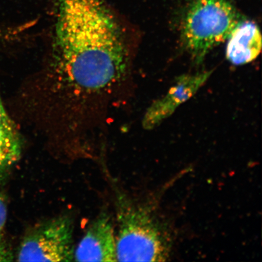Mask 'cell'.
Returning a JSON list of instances; mask_svg holds the SVG:
<instances>
[{"label": "cell", "instance_id": "cell-1", "mask_svg": "<svg viewBox=\"0 0 262 262\" xmlns=\"http://www.w3.org/2000/svg\"><path fill=\"white\" fill-rule=\"evenodd\" d=\"M54 49L58 75L77 93H103L125 73L122 32L100 0L59 1Z\"/></svg>", "mask_w": 262, "mask_h": 262}, {"label": "cell", "instance_id": "cell-2", "mask_svg": "<svg viewBox=\"0 0 262 262\" xmlns=\"http://www.w3.org/2000/svg\"><path fill=\"white\" fill-rule=\"evenodd\" d=\"M117 261H165L171 255V232L151 204H138L120 194L116 203Z\"/></svg>", "mask_w": 262, "mask_h": 262}, {"label": "cell", "instance_id": "cell-3", "mask_svg": "<svg viewBox=\"0 0 262 262\" xmlns=\"http://www.w3.org/2000/svg\"><path fill=\"white\" fill-rule=\"evenodd\" d=\"M236 10L229 0H194L183 18L181 39L195 63L227 41L238 24Z\"/></svg>", "mask_w": 262, "mask_h": 262}, {"label": "cell", "instance_id": "cell-4", "mask_svg": "<svg viewBox=\"0 0 262 262\" xmlns=\"http://www.w3.org/2000/svg\"><path fill=\"white\" fill-rule=\"evenodd\" d=\"M73 222L61 215L35 225L26 232L17 253L19 261H71L74 257Z\"/></svg>", "mask_w": 262, "mask_h": 262}, {"label": "cell", "instance_id": "cell-5", "mask_svg": "<svg viewBox=\"0 0 262 262\" xmlns=\"http://www.w3.org/2000/svg\"><path fill=\"white\" fill-rule=\"evenodd\" d=\"M212 74V71H208L180 75L165 96L155 101L147 108L142 120L144 128H155L168 119L180 105L198 93Z\"/></svg>", "mask_w": 262, "mask_h": 262}, {"label": "cell", "instance_id": "cell-6", "mask_svg": "<svg viewBox=\"0 0 262 262\" xmlns=\"http://www.w3.org/2000/svg\"><path fill=\"white\" fill-rule=\"evenodd\" d=\"M77 261H117L116 232L113 219L102 213L88 229L74 257Z\"/></svg>", "mask_w": 262, "mask_h": 262}, {"label": "cell", "instance_id": "cell-7", "mask_svg": "<svg viewBox=\"0 0 262 262\" xmlns=\"http://www.w3.org/2000/svg\"><path fill=\"white\" fill-rule=\"evenodd\" d=\"M226 57L231 63H250L260 54L262 38L258 26L250 21H240L228 38Z\"/></svg>", "mask_w": 262, "mask_h": 262}, {"label": "cell", "instance_id": "cell-8", "mask_svg": "<svg viewBox=\"0 0 262 262\" xmlns=\"http://www.w3.org/2000/svg\"><path fill=\"white\" fill-rule=\"evenodd\" d=\"M21 145L15 127L0 126V183L21 156Z\"/></svg>", "mask_w": 262, "mask_h": 262}, {"label": "cell", "instance_id": "cell-9", "mask_svg": "<svg viewBox=\"0 0 262 262\" xmlns=\"http://www.w3.org/2000/svg\"><path fill=\"white\" fill-rule=\"evenodd\" d=\"M14 260V255L5 242L0 238V261H10Z\"/></svg>", "mask_w": 262, "mask_h": 262}, {"label": "cell", "instance_id": "cell-10", "mask_svg": "<svg viewBox=\"0 0 262 262\" xmlns=\"http://www.w3.org/2000/svg\"><path fill=\"white\" fill-rule=\"evenodd\" d=\"M0 126L8 127H15L14 122L10 119L3 105L0 97Z\"/></svg>", "mask_w": 262, "mask_h": 262}, {"label": "cell", "instance_id": "cell-11", "mask_svg": "<svg viewBox=\"0 0 262 262\" xmlns=\"http://www.w3.org/2000/svg\"><path fill=\"white\" fill-rule=\"evenodd\" d=\"M7 220V207L2 195L0 194V234L4 229Z\"/></svg>", "mask_w": 262, "mask_h": 262}, {"label": "cell", "instance_id": "cell-12", "mask_svg": "<svg viewBox=\"0 0 262 262\" xmlns=\"http://www.w3.org/2000/svg\"><path fill=\"white\" fill-rule=\"evenodd\" d=\"M2 35V32H1V31H0V37H1Z\"/></svg>", "mask_w": 262, "mask_h": 262}]
</instances>
